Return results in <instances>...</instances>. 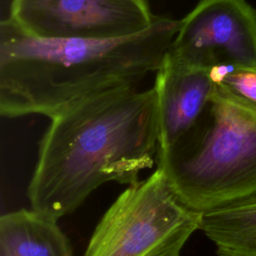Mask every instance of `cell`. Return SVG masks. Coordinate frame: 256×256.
Returning a JSON list of instances; mask_svg holds the SVG:
<instances>
[{
  "mask_svg": "<svg viewBox=\"0 0 256 256\" xmlns=\"http://www.w3.org/2000/svg\"><path fill=\"white\" fill-rule=\"evenodd\" d=\"M157 154L154 87L119 88L85 99L51 118L28 185L31 208L58 220L106 182H138Z\"/></svg>",
  "mask_w": 256,
  "mask_h": 256,
  "instance_id": "obj_1",
  "label": "cell"
},
{
  "mask_svg": "<svg viewBox=\"0 0 256 256\" xmlns=\"http://www.w3.org/2000/svg\"><path fill=\"white\" fill-rule=\"evenodd\" d=\"M180 20L156 16L145 31L107 40L42 39L0 22V113L50 119L93 96L137 87L163 64Z\"/></svg>",
  "mask_w": 256,
  "mask_h": 256,
  "instance_id": "obj_2",
  "label": "cell"
},
{
  "mask_svg": "<svg viewBox=\"0 0 256 256\" xmlns=\"http://www.w3.org/2000/svg\"><path fill=\"white\" fill-rule=\"evenodd\" d=\"M156 164L197 211L255 197L256 123L212 94L197 126Z\"/></svg>",
  "mask_w": 256,
  "mask_h": 256,
  "instance_id": "obj_3",
  "label": "cell"
},
{
  "mask_svg": "<svg viewBox=\"0 0 256 256\" xmlns=\"http://www.w3.org/2000/svg\"><path fill=\"white\" fill-rule=\"evenodd\" d=\"M203 212L187 205L165 173L129 185L95 227L84 256H181Z\"/></svg>",
  "mask_w": 256,
  "mask_h": 256,
  "instance_id": "obj_4",
  "label": "cell"
},
{
  "mask_svg": "<svg viewBox=\"0 0 256 256\" xmlns=\"http://www.w3.org/2000/svg\"><path fill=\"white\" fill-rule=\"evenodd\" d=\"M156 16L147 0H11L8 19L35 38L107 40L141 33Z\"/></svg>",
  "mask_w": 256,
  "mask_h": 256,
  "instance_id": "obj_5",
  "label": "cell"
},
{
  "mask_svg": "<svg viewBox=\"0 0 256 256\" xmlns=\"http://www.w3.org/2000/svg\"><path fill=\"white\" fill-rule=\"evenodd\" d=\"M167 57L206 70L256 67V9L246 0H200L180 20Z\"/></svg>",
  "mask_w": 256,
  "mask_h": 256,
  "instance_id": "obj_6",
  "label": "cell"
},
{
  "mask_svg": "<svg viewBox=\"0 0 256 256\" xmlns=\"http://www.w3.org/2000/svg\"><path fill=\"white\" fill-rule=\"evenodd\" d=\"M158 154L172 150L199 123L214 90L209 70L176 63L167 56L155 73Z\"/></svg>",
  "mask_w": 256,
  "mask_h": 256,
  "instance_id": "obj_7",
  "label": "cell"
},
{
  "mask_svg": "<svg viewBox=\"0 0 256 256\" xmlns=\"http://www.w3.org/2000/svg\"><path fill=\"white\" fill-rule=\"evenodd\" d=\"M0 256H73V252L56 219L24 208L0 217Z\"/></svg>",
  "mask_w": 256,
  "mask_h": 256,
  "instance_id": "obj_8",
  "label": "cell"
},
{
  "mask_svg": "<svg viewBox=\"0 0 256 256\" xmlns=\"http://www.w3.org/2000/svg\"><path fill=\"white\" fill-rule=\"evenodd\" d=\"M200 230L218 256H256V196L203 212Z\"/></svg>",
  "mask_w": 256,
  "mask_h": 256,
  "instance_id": "obj_9",
  "label": "cell"
},
{
  "mask_svg": "<svg viewBox=\"0 0 256 256\" xmlns=\"http://www.w3.org/2000/svg\"><path fill=\"white\" fill-rule=\"evenodd\" d=\"M209 72L214 83L212 94L256 123V67L220 66Z\"/></svg>",
  "mask_w": 256,
  "mask_h": 256,
  "instance_id": "obj_10",
  "label": "cell"
}]
</instances>
